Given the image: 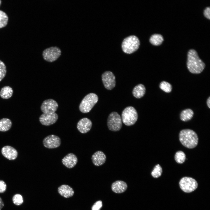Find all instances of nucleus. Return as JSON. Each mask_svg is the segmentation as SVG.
<instances>
[{"instance_id": "f257e3e1", "label": "nucleus", "mask_w": 210, "mask_h": 210, "mask_svg": "<svg viewBox=\"0 0 210 210\" xmlns=\"http://www.w3.org/2000/svg\"><path fill=\"white\" fill-rule=\"evenodd\" d=\"M187 65L189 71L194 74L200 73L205 67V64L200 58L197 52L192 49L188 52Z\"/></svg>"}, {"instance_id": "f03ea898", "label": "nucleus", "mask_w": 210, "mask_h": 210, "mask_svg": "<svg viewBox=\"0 0 210 210\" xmlns=\"http://www.w3.org/2000/svg\"><path fill=\"white\" fill-rule=\"evenodd\" d=\"M179 140L185 147L190 149L193 148L197 145L198 138L196 133L189 129L181 130L179 135Z\"/></svg>"}, {"instance_id": "7ed1b4c3", "label": "nucleus", "mask_w": 210, "mask_h": 210, "mask_svg": "<svg viewBox=\"0 0 210 210\" xmlns=\"http://www.w3.org/2000/svg\"><path fill=\"white\" fill-rule=\"evenodd\" d=\"M98 97L94 93H90L83 99L79 106L80 111L83 113L89 112L97 102Z\"/></svg>"}, {"instance_id": "20e7f679", "label": "nucleus", "mask_w": 210, "mask_h": 210, "mask_svg": "<svg viewBox=\"0 0 210 210\" xmlns=\"http://www.w3.org/2000/svg\"><path fill=\"white\" fill-rule=\"evenodd\" d=\"M121 118L124 124L127 126H130L136 123L138 118V114L134 107L129 106L125 108L123 111Z\"/></svg>"}, {"instance_id": "39448f33", "label": "nucleus", "mask_w": 210, "mask_h": 210, "mask_svg": "<svg viewBox=\"0 0 210 210\" xmlns=\"http://www.w3.org/2000/svg\"><path fill=\"white\" fill-rule=\"evenodd\" d=\"M139 45L140 42L138 38L132 35L125 38L122 43V48L124 52L131 54L138 49Z\"/></svg>"}, {"instance_id": "423d86ee", "label": "nucleus", "mask_w": 210, "mask_h": 210, "mask_svg": "<svg viewBox=\"0 0 210 210\" xmlns=\"http://www.w3.org/2000/svg\"><path fill=\"white\" fill-rule=\"evenodd\" d=\"M108 127L111 131L116 132L120 130L122 125V120L119 114L113 112L109 115L107 120Z\"/></svg>"}, {"instance_id": "0eeeda50", "label": "nucleus", "mask_w": 210, "mask_h": 210, "mask_svg": "<svg viewBox=\"0 0 210 210\" xmlns=\"http://www.w3.org/2000/svg\"><path fill=\"white\" fill-rule=\"evenodd\" d=\"M179 186L183 192L190 193L195 190L198 184L196 181L193 178L189 177L182 178L179 182Z\"/></svg>"}, {"instance_id": "6e6552de", "label": "nucleus", "mask_w": 210, "mask_h": 210, "mask_svg": "<svg viewBox=\"0 0 210 210\" xmlns=\"http://www.w3.org/2000/svg\"><path fill=\"white\" fill-rule=\"evenodd\" d=\"M61 49L57 46H52L45 49L43 52L44 59L49 62L56 60L61 55Z\"/></svg>"}, {"instance_id": "1a4fd4ad", "label": "nucleus", "mask_w": 210, "mask_h": 210, "mask_svg": "<svg viewBox=\"0 0 210 210\" xmlns=\"http://www.w3.org/2000/svg\"><path fill=\"white\" fill-rule=\"evenodd\" d=\"M102 78L103 85L107 90H112L115 86V77L111 71H108L105 72L102 75Z\"/></svg>"}, {"instance_id": "9d476101", "label": "nucleus", "mask_w": 210, "mask_h": 210, "mask_svg": "<svg viewBox=\"0 0 210 210\" xmlns=\"http://www.w3.org/2000/svg\"><path fill=\"white\" fill-rule=\"evenodd\" d=\"M61 140L58 136L51 134L45 137L43 141L44 146L46 148L53 149L59 147L60 145Z\"/></svg>"}, {"instance_id": "9b49d317", "label": "nucleus", "mask_w": 210, "mask_h": 210, "mask_svg": "<svg viewBox=\"0 0 210 210\" xmlns=\"http://www.w3.org/2000/svg\"><path fill=\"white\" fill-rule=\"evenodd\" d=\"M58 119V116L55 112L43 113L39 118L40 123L42 125L48 126L55 123Z\"/></svg>"}, {"instance_id": "f8f14e48", "label": "nucleus", "mask_w": 210, "mask_h": 210, "mask_svg": "<svg viewBox=\"0 0 210 210\" xmlns=\"http://www.w3.org/2000/svg\"><path fill=\"white\" fill-rule=\"evenodd\" d=\"M58 107L57 103L54 100L48 99L44 100L41 107V111L43 113L55 112Z\"/></svg>"}, {"instance_id": "ddd939ff", "label": "nucleus", "mask_w": 210, "mask_h": 210, "mask_svg": "<svg viewBox=\"0 0 210 210\" xmlns=\"http://www.w3.org/2000/svg\"><path fill=\"white\" fill-rule=\"evenodd\" d=\"M92 126L91 120L87 118L81 119L78 122L77 128L78 131L82 134L86 133L90 130Z\"/></svg>"}, {"instance_id": "4468645a", "label": "nucleus", "mask_w": 210, "mask_h": 210, "mask_svg": "<svg viewBox=\"0 0 210 210\" xmlns=\"http://www.w3.org/2000/svg\"><path fill=\"white\" fill-rule=\"evenodd\" d=\"M62 162L66 167L71 169L76 166L78 162V158L73 153H70L63 158Z\"/></svg>"}, {"instance_id": "2eb2a0df", "label": "nucleus", "mask_w": 210, "mask_h": 210, "mask_svg": "<svg viewBox=\"0 0 210 210\" xmlns=\"http://www.w3.org/2000/svg\"><path fill=\"white\" fill-rule=\"evenodd\" d=\"M106 156L104 153L100 150L95 152L92 155L91 160L95 166H99L104 164L106 160Z\"/></svg>"}, {"instance_id": "dca6fc26", "label": "nucleus", "mask_w": 210, "mask_h": 210, "mask_svg": "<svg viewBox=\"0 0 210 210\" xmlns=\"http://www.w3.org/2000/svg\"><path fill=\"white\" fill-rule=\"evenodd\" d=\"M1 153L5 157L10 160L15 159L18 154L17 150L13 147L9 146L3 147L1 149Z\"/></svg>"}, {"instance_id": "f3484780", "label": "nucleus", "mask_w": 210, "mask_h": 210, "mask_svg": "<svg viewBox=\"0 0 210 210\" xmlns=\"http://www.w3.org/2000/svg\"><path fill=\"white\" fill-rule=\"evenodd\" d=\"M111 187L112 190L114 192L121 193L126 190L127 186L125 182L118 180L115 181L112 184Z\"/></svg>"}, {"instance_id": "a211bd4d", "label": "nucleus", "mask_w": 210, "mask_h": 210, "mask_svg": "<svg viewBox=\"0 0 210 210\" xmlns=\"http://www.w3.org/2000/svg\"><path fill=\"white\" fill-rule=\"evenodd\" d=\"M58 191L61 195L65 198L72 197L74 193L72 188L66 185H63L60 186L58 188Z\"/></svg>"}, {"instance_id": "6ab92c4d", "label": "nucleus", "mask_w": 210, "mask_h": 210, "mask_svg": "<svg viewBox=\"0 0 210 210\" xmlns=\"http://www.w3.org/2000/svg\"><path fill=\"white\" fill-rule=\"evenodd\" d=\"M146 88L144 86L141 84L136 85L133 88L132 93L134 97L137 98H140L145 94Z\"/></svg>"}, {"instance_id": "aec40b11", "label": "nucleus", "mask_w": 210, "mask_h": 210, "mask_svg": "<svg viewBox=\"0 0 210 210\" xmlns=\"http://www.w3.org/2000/svg\"><path fill=\"white\" fill-rule=\"evenodd\" d=\"M12 126L10 120L7 118L0 120V131L5 132L9 130Z\"/></svg>"}, {"instance_id": "412c9836", "label": "nucleus", "mask_w": 210, "mask_h": 210, "mask_svg": "<svg viewBox=\"0 0 210 210\" xmlns=\"http://www.w3.org/2000/svg\"><path fill=\"white\" fill-rule=\"evenodd\" d=\"M13 90L10 86H5L2 88L0 91V96L3 99H8L11 97Z\"/></svg>"}, {"instance_id": "4be33fe9", "label": "nucleus", "mask_w": 210, "mask_h": 210, "mask_svg": "<svg viewBox=\"0 0 210 210\" xmlns=\"http://www.w3.org/2000/svg\"><path fill=\"white\" fill-rule=\"evenodd\" d=\"M194 113L192 110L187 109L183 111L181 113L180 118L183 121H187L190 120L192 117Z\"/></svg>"}, {"instance_id": "5701e85b", "label": "nucleus", "mask_w": 210, "mask_h": 210, "mask_svg": "<svg viewBox=\"0 0 210 210\" xmlns=\"http://www.w3.org/2000/svg\"><path fill=\"white\" fill-rule=\"evenodd\" d=\"M163 41L162 36L160 34H155L153 35L149 40L150 42L154 46H159L161 44Z\"/></svg>"}, {"instance_id": "b1692460", "label": "nucleus", "mask_w": 210, "mask_h": 210, "mask_svg": "<svg viewBox=\"0 0 210 210\" xmlns=\"http://www.w3.org/2000/svg\"><path fill=\"white\" fill-rule=\"evenodd\" d=\"M174 159L177 163L182 164L185 162L186 159V155L183 152L179 150L176 153Z\"/></svg>"}, {"instance_id": "393cba45", "label": "nucleus", "mask_w": 210, "mask_h": 210, "mask_svg": "<svg viewBox=\"0 0 210 210\" xmlns=\"http://www.w3.org/2000/svg\"><path fill=\"white\" fill-rule=\"evenodd\" d=\"M8 21V17L7 14L3 11L0 10V28L5 27Z\"/></svg>"}, {"instance_id": "a878e982", "label": "nucleus", "mask_w": 210, "mask_h": 210, "mask_svg": "<svg viewBox=\"0 0 210 210\" xmlns=\"http://www.w3.org/2000/svg\"><path fill=\"white\" fill-rule=\"evenodd\" d=\"M162 172L161 166L158 164L156 165L151 172L152 176L154 178H158L160 177Z\"/></svg>"}, {"instance_id": "bb28decb", "label": "nucleus", "mask_w": 210, "mask_h": 210, "mask_svg": "<svg viewBox=\"0 0 210 210\" xmlns=\"http://www.w3.org/2000/svg\"><path fill=\"white\" fill-rule=\"evenodd\" d=\"M159 87L162 90L167 93L170 92L172 90L171 85L165 81L162 82L160 84Z\"/></svg>"}, {"instance_id": "cd10ccee", "label": "nucleus", "mask_w": 210, "mask_h": 210, "mask_svg": "<svg viewBox=\"0 0 210 210\" xmlns=\"http://www.w3.org/2000/svg\"><path fill=\"white\" fill-rule=\"evenodd\" d=\"M12 200L14 204L16 205H20L23 202L22 196L19 194L15 195L13 197Z\"/></svg>"}, {"instance_id": "c85d7f7f", "label": "nucleus", "mask_w": 210, "mask_h": 210, "mask_svg": "<svg viewBox=\"0 0 210 210\" xmlns=\"http://www.w3.org/2000/svg\"><path fill=\"white\" fill-rule=\"evenodd\" d=\"M6 73V66L4 63L0 60V82L4 78Z\"/></svg>"}, {"instance_id": "c756f323", "label": "nucleus", "mask_w": 210, "mask_h": 210, "mask_svg": "<svg viewBox=\"0 0 210 210\" xmlns=\"http://www.w3.org/2000/svg\"><path fill=\"white\" fill-rule=\"evenodd\" d=\"M102 206V201L99 200L96 202L92 207V210H100Z\"/></svg>"}, {"instance_id": "7c9ffc66", "label": "nucleus", "mask_w": 210, "mask_h": 210, "mask_svg": "<svg viewBox=\"0 0 210 210\" xmlns=\"http://www.w3.org/2000/svg\"><path fill=\"white\" fill-rule=\"evenodd\" d=\"M7 186L4 181L0 180V193L4 192L6 189Z\"/></svg>"}, {"instance_id": "2f4dec72", "label": "nucleus", "mask_w": 210, "mask_h": 210, "mask_svg": "<svg viewBox=\"0 0 210 210\" xmlns=\"http://www.w3.org/2000/svg\"><path fill=\"white\" fill-rule=\"evenodd\" d=\"M210 7H207L204 10V16L207 18L210 19Z\"/></svg>"}, {"instance_id": "473e14b6", "label": "nucleus", "mask_w": 210, "mask_h": 210, "mask_svg": "<svg viewBox=\"0 0 210 210\" xmlns=\"http://www.w3.org/2000/svg\"><path fill=\"white\" fill-rule=\"evenodd\" d=\"M4 203L1 198L0 197V210L4 207Z\"/></svg>"}, {"instance_id": "72a5a7b5", "label": "nucleus", "mask_w": 210, "mask_h": 210, "mask_svg": "<svg viewBox=\"0 0 210 210\" xmlns=\"http://www.w3.org/2000/svg\"><path fill=\"white\" fill-rule=\"evenodd\" d=\"M207 104L208 107L210 108V97H209V98L208 99L207 102Z\"/></svg>"}, {"instance_id": "f704fd0d", "label": "nucleus", "mask_w": 210, "mask_h": 210, "mask_svg": "<svg viewBox=\"0 0 210 210\" xmlns=\"http://www.w3.org/2000/svg\"><path fill=\"white\" fill-rule=\"evenodd\" d=\"M1 3V1L0 0V6Z\"/></svg>"}]
</instances>
